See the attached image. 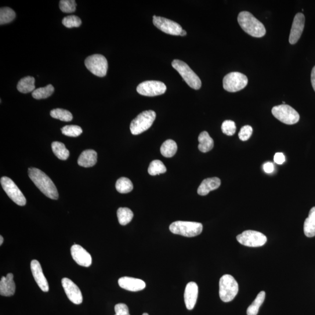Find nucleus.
<instances>
[{"label":"nucleus","instance_id":"27","mask_svg":"<svg viewBox=\"0 0 315 315\" xmlns=\"http://www.w3.org/2000/svg\"><path fill=\"white\" fill-rule=\"evenodd\" d=\"M52 148L54 154L61 160H66L69 157V151L63 143L55 141L52 144Z\"/></svg>","mask_w":315,"mask_h":315},{"label":"nucleus","instance_id":"40","mask_svg":"<svg viewBox=\"0 0 315 315\" xmlns=\"http://www.w3.org/2000/svg\"><path fill=\"white\" fill-rule=\"evenodd\" d=\"M115 315H130L128 306L125 303H118L115 306Z\"/></svg>","mask_w":315,"mask_h":315},{"label":"nucleus","instance_id":"30","mask_svg":"<svg viewBox=\"0 0 315 315\" xmlns=\"http://www.w3.org/2000/svg\"><path fill=\"white\" fill-rule=\"evenodd\" d=\"M116 189L120 193H128L133 189V184L129 179L123 177L117 180Z\"/></svg>","mask_w":315,"mask_h":315},{"label":"nucleus","instance_id":"8","mask_svg":"<svg viewBox=\"0 0 315 315\" xmlns=\"http://www.w3.org/2000/svg\"><path fill=\"white\" fill-rule=\"evenodd\" d=\"M248 84V77L239 72H230L223 79V87L230 92L240 91L245 88Z\"/></svg>","mask_w":315,"mask_h":315},{"label":"nucleus","instance_id":"14","mask_svg":"<svg viewBox=\"0 0 315 315\" xmlns=\"http://www.w3.org/2000/svg\"><path fill=\"white\" fill-rule=\"evenodd\" d=\"M63 287L68 299L72 303L79 305L83 301L82 292L80 289L76 285L74 282L69 278H64L61 280Z\"/></svg>","mask_w":315,"mask_h":315},{"label":"nucleus","instance_id":"31","mask_svg":"<svg viewBox=\"0 0 315 315\" xmlns=\"http://www.w3.org/2000/svg\"><path fill=\"white\" fill-rule=\"evenodd\" d=\"M54 86L49 84L45 87L36 89L32 92V96L36 99H42L48 98L51 96L54 92Z\"/></svg>","mask_w":315,"mask_h":315},{"label":"nucleus","instance_id":"29","mask_svg":"<svg viewBox=\"0 0 315 315\" xmlns=\"http://www.w3.org/2000/svg\"><path fill=\"white\" fill-rule=\"evenodd\" d=\"M117 216L119 224L122 226H126L132 222L134 214L131 209L128 208H119L117 212Z\"/></svg>","mask_w":315,"mask_h":315},{"label":"nucleus","instance_id":"35","mask_svg":"<svg viewBox=\"0 0 315 315\" xmlns=\"http://www.w3.org/2000/svg\"><path fill=\"white\" fill-rule=\"evenodd\" d=\"M61 132L65 136L77 137L81 135L82 130L78 126L70 125L64 126V128L61 129Z\"/></svg>","mask_w":315,"mask_h":315},{"label":"nucleus","instance_id":"37","mask_svg":"<svg viewBox=\"0 0 315 315\" xmlns=\"http://www.w3.org/2000/svg\"><path fill=\"white\" fill-rule=\"evenodd\" d=\"M65 27L68 28H77L80 26L82 21L79 17L75 16L66 17L62 21Z\"/></svg>","mask_w":315,"mask_h":315},{"label":"nucleus","instance_id":"26","mask_svg":"<svg viewBox=\"0 0 315 315\" xmlns=\"http://www.w3.org/2000/svg\"><path fill=\"white\" fill-rule=\"evenodd\" d=\"M177 146L175 141L168 140L165 141L161 147V153L166 158H171L175 155Z\"/></svg>","mask_w":315,"mask_h":315},{"label":"nucleus","instance_id":"42","mask_svg":"<svg viewBox=\"0 0 315 315\" xmlns=\"http://www.w3.org/2000/svg\"><path fill=\"white\" fill-rule=\"evenodd\" d=\"M263 169L264 172L267 173H271L274 171V167L273 163L267 162L263 165Z\"/></svg>","mask_w":315,"mask_h":315},{"label":"nucleus","instance_id":"6","mask_svg":"<svg viewBox=\"0 0 315 315\" xmlns=\"http://www.w3.org/2000/svg\"><path fill=\"white\" fill-rule=\"evenodd\" d=\"M156 118L153 111H146L133 119L130 125V131L133 135H139L149 129Z\"/></svg>","mask_w":315,"mask_h":315},{"label":"nucleus","instance_id":"43","mask_svg":"<svg viewBox=\"0 0 315 315\" xmlns=\"http://www.w3.org/2000/svg\"><path fill=\"white\" fill-rule=\"evenodd\" d=\"M311 83L313 88L315 91V66L312 68V72H311Z\"/></svg>","mask_w":315,"mask_h":315},{"label":"nucleus","instance_id":"4","mask_svg":"<svg viewBox=\"0 0 315 315\" xmlns=\"http://www.w3.org/2000/svg\"><path fill=\"white\" fill-rule=\"evenodd\" d=\"M172 66L182 76L184 81L190 87L196 90L201 88L200 78L186 63L179 60H174L172 61Z\"/></svg>","mask_w":315,"mask_h":315},{"label":"nucleus","instance_id":"19","mask_svg":"<svg viewBox=\"0 0 315 315\" xmlns=\"http://www.w3.org/2000/svg\"><path fill=\"white\" fill-rule=\"evenodd\" d=\"M198 294V285L194 282H190L184 291V302L187 309H193L196 303Z\"/></svg>","mask_w":315,"mask_h":315},{"label":"nucleus","instance_id":"39","mask_svg":"<svg viewBox=\"0 0 315 315\" xmlns=\"http://www.w3.org/2000/svg\"><path fill=\"white\" fill-rule=\"evenodd\" d=\"M253 133V129L251 126L246 125L241 128L238 134L239 138L242 141H247L251 137Z\"/></svg>","mask_w":315,"mask_h":315},{"label":"nucleus","instance_id":"32","mask_svg":"<svg viewBox=\"0 0 315 315\" xmlns=\"http://www.w3.org/2000/svg\"><path fill=\"white\" fill-rule=\"evenodd\" d=\"M16 17V13L9 7H3L0 9V24L10 23Z\"/></svg>","mask_w":315,"mask_h":315},{"label":"nucleus","instance_id":"23","mask_svg":"<svg viewBox=\"0 0 315 315\" xmlns=\"http://www.w3.org/2000/svg\"><path fill=\"white\" fill-rule=\"evenodd\" d=\"M198 140L199 142L198 150L202 153H207L213 149L214 141L207 132H201L198 136Z\"/></svg>","mask_w":315,"mask_h":315},{"label":"nucleus","instance_id":"13","mask_svg":"<svg viewBox=\"0 0 315 315\" xmlns=\"http://www.w3.org/2000/svg\"><path fill=\"white\" fill-rule=\"evenodd\" d=\"M153 23L159 30L169 35L179 36L183 30L179 24L165 18L154 16Z\"/></svg>","mask_w":315,"mask_h":315},{"label":"nucleus","instance_id":"2","mask_svg":"<svg viewBox=\"0 0 315 315\" xmlns=\"http://www.w3.org/2000/svg\"><path fill=\"white\" fill-rule=\"evenodd\" d=\"M238 21L242 30L253 37L262 38L266 34L264 25L248 12L239 14Z\"/></svg>","mask_w":315,"mask_h":315},{"label":"nucleus","instance_id":"22","mask_svg":"<svg viewBox=\"0 0 315 315\" xmlns=\"http://www.w3.org/2000/svg\"><path fill=\"white\" fill-rule=\"evenodd\" d=\"M97 153L93 150H87L83 151L78 159L79 166L84 168L92 167L96 164Z\"/></svg>","mask_w":315,"mask_h":315},{"label":"nucleus","instance_id":"16","mask_svg":"<svg viewBox=\"0 0 315 315\" xmlns=\"http://www.w3.org/2000/svg\"><path fill=\"white\" fill-rule=\"evenodd\" d=\"M305 16L303 14H296L293 21L290 34H289V42L290 44L294 45L298 41L305 27Z\"/></svg>","mask_w":315,"mask_h":315},{"label":"nucleus","instance_id":"11","mask_svg":"<svg viewBox=\"0 0 315 315\" xmlns=\"http://www.w3.org/2000/svg\"><path fill=\"white\" fill-rule=\"evenodd\" d=\"M1 184L4 190L16 204L20 206L26 204V198L13 180L8 177L4 176L1 178Z\"/></svg>","mask_w":315,"mask_h":315},{"label":"nucleus","instance_id":"15","mask_svg":"<svg viewBox=\"0 0 315 315\" xmlns=\"http://www.w3.org/2000/svg\"><path fill=\"white\" fill-rule=\"evenodd\" d=\"M71 254L74 261L79 266L88 267L92 264V257L89 253L79 245H74L71 248Z\"/></svg>","mask_w":315,"mask_h":315},{"label":"nucleus","instance_id":"28","mask_svg":"<svg viewBox=\"0 0 315 315\" xmlns=\"http://www.w3.org/2000/svg\"><path fill=\"white\" fill-rule=\"evenodd\" d=\"M266 293L264 291L259 292L256 296L254 301L248 307L247 311L248 315H257L259 312L260 307L262 305L264 299H265Z\"/></svg>","mask_w":315,"mask_h":315},{"label":"nucleus","instance_id":"5","mask_svg":"<svg viewBox=\"0 0 315 315\" xmlns=\"http://www.w3.org/2000/svg\"><path fill=\"white\" fill-rule=\"evenodd\" d=\"M169 230L174 234L186 237H194L202 233V225L199 223L177 221L171 224Z\"/></svg>","mask_w":315,"mask_h":315},{"label":"nucleus","instance_id":"34","mask_svg":"<svg viewBox=\"0 0 315 315\" xmlns=\"http://www.w3.org/2000/svg\"><path fill=\"white\" fill-rule=\"evenodd\" d=\"M148 171L152 176L160 175L166 172V168L161 161L154 160L150 163Z\"/></svg>","mask_w":315,"mask_h":315},{"label":"nucleus","instance_id":"45","mask_svg":"<svg viewBox=\"0 0 315 315\" xmlns=\"http://www.w3.org/2000/svg\"><path fill=\"white\" fill-rule=\"evenodd\" d=\"M3 242H4V238L1 235V236H0V245L2 246L3 245Z\"/></svg>","mask_w":315,"mask_h":315},{"label":"nucleus","instance_id":"41","mask_svg":"<svg viewBox=\"0 0 315 315\" xmlns=\"http://www.w3.org/2000/svg\"><path fill=\"white\" fill-rule=\"evenodd\" d=\"M274 161L278 165H282L285 161L284 155L281 153H277L274 155Z\"/></svg>","mask_w":315,"mask_h":315},{"label":"nucleus","instance_id":"33","mask_svg":"<svg viewBox=\"0 0 315 315\" xmlns=\"http://www.w3.org/2000/svg\"><path fill=\"white\" fill-rule=\"evenodd\" d=\"M50 116L54 118L64 122H70L72 120L71 112L63 109H55L50 112Z\"/></svg>","mask_w":315,"mask_h":315},{"label":"nucleus","instance_id":"46","mask_svg":"<svg viewBox=\"0 0 315 315\" xmlns=\"http://www.w3.org/2000/svg\"><path fill=\"white\" fill-rule=\"evenodd\" d=\"M143 315H149V314H148V313H143Z\"/></svg>","mask_w":315,"mask_h":315},{"label":"nucleus","instance_id":"44","mask_svg":"<svg viewBox=\"0 0 315 315\" xmlns=\"http://www.w3.org/2000/svg\"><path fill=\"white\" fill-rule=\"evenodd\" d=\"M186 34H187L186 32L183 30L182 32H181L180 36H186Z\"/></svg>","mask_w":315,"mask_h":315},{"label":"nucleus","instance_id":"12","mask_svg":"<svg viewBox=\"0 0 315 315\" xmlns=\"http://www.w3.org/2000/svg\"><path fill=\"white\" fill-rule=\"evenodd\" d=\"M166 90L164 82L158 81H146L141 83L137 88V91L141 95L155 96L162 95Z\"/></svg>","mask_w":315,"mask_h":315},{"label":"nucleus","instance_id":"20","mask_svg":"<svg viewBox=\"0 0 315 315\" xmlns=\"http://www.w3.org/2000/svg\"><path fill=\"white\" fill-rule=\"evenodd\" d=\"M12 273H9L6 277H2L0 281V294L4 296H11L15 294L16 284Z\"/></svg>","mask_w":315,"mask_h":315},{"label":"nucleus","instance_id":"1","mask_svg":"<svg viewBox=\"0 0 315 315\" xmlns=\"http://www.w3.org/2000/svg\"><path fill=\"white\" fill-rule=\"evenodd\" d=\"M28 175L36 186L46 196L53 200H57L59 198V193L56 186L46 173L39 169L31 168L28 169Z\"/></svg>","mask_w":315,"mask_h":315},{"label":"nucleus","instance_id":"18","mask_svg":"<svg viewBox=\"0 0 315 315\" xmlns=\"http://www.w3.org/2000/svg\"><path fill=\"white\" fill-rule=\"evenodd\" d=\"M118 283L121 288L133 292L143 290L146 287V282L142 280L130 277L119 278Z\"/></svg>","mask_w":315,"mask_h":315},{"label":"nucleus","instance_id":"36","mask_svg":"<svg viewBox=\"0 0 315 315\" xmlns=\"http://www.w3.org/2000/svg\"><path fill=\"white\" fill-rule=\"evenodd\" d=\"M59 7L63 13H71L75 12L77 4L74 0H61Z\"/></svg>","mask_w":315,"mask_h":315},{"label":"nucleus","instance_id":"38","mask_svg":"<svg viewBox=\"0 0 315 315\" xmlns=\"http://www.w3.org/2000/svg\"><path fill=\"white\" fill-rule=\"evenodd\" d=\"M222 129L223 133L229 136L234 135L236 132L237 127L233 121L227 120L223 123Z\"/></svg>","mask_w":315,"mask_h":315},{"label":"nucleus","instance_id":"17","mask_svg":"<svg viewBox=\"0 0 315 315\" xmlns=\"http://www.w3.org/2000/svg\"><path fill=\"white\" fill-rule=\"evenodd\" d=\"M31 268L32 275L39 287L43 292H48L49 287L48 281L43 273L41 264L36 260H33L31 263Z\"/></svg>","mask_w":315,"mask_h":315},{"label":"nucleus","instance_id":"3","mask_svg":"<svg viewBox=\"0 0 315 315\" xmlns=\"http://www.w3.org/2000/svg\"><path fill=\"white\" fill-rule=\"evenodd\" d=\"M219 287L220 297L224 302L232 301L239 291L237 281L230 274L224 275L220 278Z\"/></svg>","mask_w":315,"mask_h":315},{"label":"nucleus","instance_id":"25","mask_svg":"<svg viewBox=\"0 0 315 315\" xmlns=\"http://www.w3.org/2000/svg\"><path fill=\"white\" fill-rule=\"evenodd\" d=\"M35 79L33 77L27 76L22 78L18 82L17 89L21 93L33 92L35 90Z\"/></svg>","mask_w":315,"mask_h":315},{"label":"nucleus","instance_id":"24","mask_svg":"<svg viewBox=\"0 0 315 315\" xmlns=\"http://www.w3.org/2000/svg\"><path fill=\"white\" fill-rule=\"evenodd\" d=\"M303 231L307 237L315 236V207L310 210L309 216L304 223Z\"/></svg>","mask_w":315,"mask_h":315},{"label":"nucleus","instance_id":"21","mask_svg":"<svg viewBox=\"0 0 315 315\" xmlns=\"http://www.w3.org/2000/svg\"><path fill=\"white\" fill-rule=\"evenodd\" d=\"M220 185L221 180L219 177H214L205 179L198 187L197 193L200 195H207L210 191L218 189Z\"/></svg>","mask_w":315,"mask_h":315},{"label":"nucleus","instance_id":"9","mask_svg":"<svg viewBox=\"0 0 315 315\" xmlns=\"http://www.w3.org/2000/svg\"><path fill=\"white\" fill-rule=\"evenodd\" d=\"M85 65L87 69L94 75L103 77L107 75L108 61L103 55L96 54L86 58Z\"/></svg>","mask_w":315,"mask_h":315},{"label":"nucleus","instance_id":"10","mask_svg":"<svg viewBox=\"0 0 315 315\" xmlns=\"http://www.w3.org/2000/svg\"><path fill=\"white\" fill-rule=\"evenodd\" d=\"M237 240L241 245L248 247H260L265 245L267 237L260 232L248 230L238 235Z\"/></svg>","mask_w":315,"mask_h":315},{"label":"nucleus","instance_id":"7","mask_svg":"<svg viewBox=\"0 0 315 315\" xmlns=\"http://www.w3.org/2000/svg\"><path fill=\"white\" fill-rule=\"evenodd\" d=\"M271 112L275 118L286 125H294L299 121L298 112L288 104H282L274 107Z\"/></svg>","mask_w":315,"mask_h":315}]
</instances>
